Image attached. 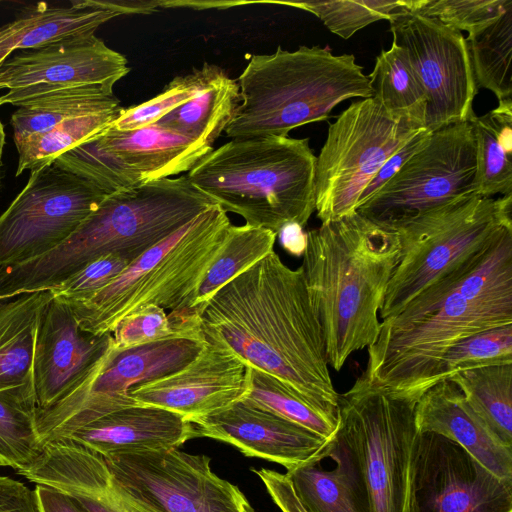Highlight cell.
Segmentation results:
<instances>
[{
	"label": "cell",
	"mask_w": 512,
	"mask_h": 512,
	"mask_svg": "<svg viewBox=\"0 0 512 512\" xmlns=\"http://www.w3.org/2000/svg\"><path fill=\"white\" fill-rule=\"evenodd\" d=\"M200 320L206 341L275 376L338 424L339 393L302 267L290 268L273 250L218 289L204 305Z\"/></svg>",
	"instance_id": "cell-1"
},
{
	"label": "cell",
	"mask_w": 512,
	"mask_h": 512,
	"mask_svg": "<svg viewBox=\"0 0 512 512\" xmlns=\"http://www.w3.org/2000/svg\"><path fill=\"white\" fill-rule=\"evenodd\" d=\"M512 324V228L485 251L441 277L395 316L380 321L362 373L413 401L435 383L437 365L455 342Z\"/></svg>",
	"instance_id": "cell-2"
},
{
	"label": "cell",
	"mask_w": 512,
	"mask_h": 512,
	"mask_svg": "<svg viewBox=\"0 0 512 512\" xmlns=\"http://www.w3.org/2000/svg\"><path fill=\"white\" fill-rule=\"evenodd\" d=\"M302 269L320 322L329 366L369 347L379 333V310L398 265V234L357 212L309 230Z\"/></svg>",
	"instance_id": "cell-3"
},
{
	"label": "cell",
	"mask_w": 512,
	"mask_h": 512,
	"mask_svg": "<svg viewBox=\"0 0 512 512\" xmlns=\"http://www.w3.org/2000/svg\"><path fill=\"white\" fill-rule=\"evenodd\" d=\"M216 203L186 175L107 195L58 247L0 269V300L50 290L87 263L113 254L129 264Z\"/></svg>",
	"instance_id": "cell-4"
},
{
	"label": "cell",
	"mask_w": 512,
	"mask_h": 512,
	"mask_svg": "<svg viewBox=\"0 0 512 512\" xmlns=\"http://www.w3.org/2000/svg\"><path fill=\"white\" fill-rule=\"evenodd\" d=\"M316 159L309 138H237L202 157L186 177L224 211L277 235L288 223L304 227L315 211Z\"/></svg>",
	"instance_id": "cell-5"
},
{
	"label": "cell",
	"mask_w": 512,
	"mask_h": 512,
	"mask_svg": "<svg viewBox=\"0 0 512 512\" xmlns=\"http://www.w3.org/2000/svg\"><path fill=\"white\" fill-rule=\"evenodd\" d=\"M237 83L241 101L224 131L231 139L288 136L328 119L346 99L372 97L368 75L353 54L334 55L320 46L254 54Z\"/></svg>",
	"instance_id": "cell-6"
},
{
	"label": "cell",
	"mask_w": 512,
	"mask_h": 512,
	"mask_svg": "<svg viewBox=\"0 0 512 512\" xmlns=\"http://www.w3.org/2000/svg\"><path fill=\"white\" fill-rule=\"evenodd\" d=\"M416 403L363 374L338 395V424L327 457L336 462L360 512H406Z\"/></svg>",
	"instance_id": "cell-7"
},
{
	"label": "cell",
	"mask_w": 512,
	"mask_h": 512,
	"mask_svg": "<svg viewBox=\"0 0 512 512\" xmlns=\"http://www.w3.org/2000/svg\"><path fill=\"white\" fill-rule=\"evenodd\" d=\"M231 225L218 204L197 215L91 298L69 304L80 328L95 335L112 334L120 321L148 305L168 313L192 311L198 286Z\"/></svg>",
	"instance_id": "cell-8"
},
{
	"label": "cell",
	"mask_w": 512,
	"mask_h": 512,
	"mask_svg": "<svg viewBox=\"0 0 512 512\" xmlns=\"http://www.w3.org/2000/svg\"><path fill=\"white\" fill-rule=\"evenodd\" d=\"M512 228V194L497 199L467 194L429 209L395 230L402 254L379 316H395L441 277L487 250Z\"/></svg>",
	"instance_id": "cell-9"
},
{
	"label": "cell",
	"mask_w": 512,
	"mask_h": 512,
	"mask_svg": "<svg viewBox=\"0 0 512 512\" xmlns=\"http://www.w3.org/2000/svg\"><path fill=\"white\" fill-rule=\"evenodd\" d=\"M422 129L392 117L372 97L347 107L329 125L316 159L315 211L321 223L355 212L386 160Z\"/></svg>",
	"instance_id": "cell-10"
},
{
	"label": "cell",
	"mask_w": 512,
	"mask_h": 512,
	"mask_svg": "<svg viewBox=\"0 0 512 512\" xmlns=\"http://www.w3.org/2000/svg\"><path fill=\"white\" fill-rule=\"evenodd\" d=\"M204 344L202 330L127 349L113 344L61 400L37 410L36 427L42 443L55 441L103 415L137 405L129 396L133 388L180 370Z\"/></svg>",
	"instance_id": "cell-11"
},
{
	"label": "cell",
	"mask_w": 512,
	"mask_h": 512,
	"mask_svg": "<svg viewBox=\"0 0 512 512\" xmlns=\"http://www.w3.org/2000/svg\"><path fill=\"white\" fill-rule=\"evenodd\" d=\"M476 144L469 121L430 132L425 144L355 212L395 230L436 206L476 193Z\"/></svg>",
	"instance_id": "cell-12"
},
{
	"label": "cell",
	"mask_w": 512,
	"mask_h": 512,
	"mask_svg": "<svg viewBox=\"0 0 512 512\" xmlns=\"http://www.w3.org/2000/svg\"><path fill=\"white\" fill-rule=\"evenodd\" d=\"M103 458L122 495L152 512H254L237 486L212 471L206 455L173 448Z\"/></svg>",
	"instance_id": "cell-13"
},
{
	"label": "cell",
	"mask_w": 512,
	"mask_h": 512,
	"mask_svg": "<svg viewBox=\"0 0 512 512\" xmlns=\"http://www.w3.org/2000/svg\"><path fill=\"white\" fill-rule=\"evenodd\" d=\"M107 195L54 163L31 171L25 187L0 215V269L58 247Z\"/></svg>",
	"instance_id": "cell-14"
},
{
	"label": "cell",
	"mask_w": 512,
	"mask_h": 512,
	"mask_svg": "<svg viewBox=\"0 0 512 512\" xmlns=\"http://www.w3.org/2000/svg\"><path fill=\"white\" fill-rule=\"evenodd\" d=\"M406 512H512V479L495 475L455 441L418 431Z\"/></svg>",
	"instance_id": "cell-15"
},
{
	"label": "cell",
	"mask_w": 512,
	"mask_h": 512,
	"mask_svg": "<svg viewBox=\"0 0 512 512\" xmlns=\"http://www.w3.org/2000/svg\"><path fill=\"white\" fill-rule=\"evenodd\" d=\"M389 22L392 43L406 51L425 91V129L470 121L478 87L462 33L409 11Z\"/></svg>",
	"instance_id": "cell-16"
},
{
	"label": "cell",
	"mask_w": 512,
	"mask_h": 512,
	"mask_svg": "<svg viewBox=\"0 0 512 512\" xmlns=\"http://www.w3.org/2000/svg\"><path fill=\"white\" fill-rule=\"evenodd\" d=\"M130 68L121 53L95 34L20 50L0 63V106H19L51 91L86 85L112 89Z\"/></svg>",
	"instance_id": "cell-17"
},
{
	"label": "cell",
	"mask_w": 512,
	"mask_h": 512,
	"mask_svg": "<svg viewBox=\"0 0 512 512\" xmlns=\"http://www.w3.org/2000/svg\"><path fill=\"white\" fill-rule=\"evenodd\" d=\"M189 421L196 437L231 444L248 457L276 462L287 471L321 462L332 440L243 398Z\"/></svg>",
	"instance_id": "cell-18"
},
{
	"label": "cell",
	"mask_w": 512,
	"mask_h": 512,
	"mask_svg": "<svg viewBox=\"0 0 512 512\" xmlns=\"http://www.w3.org/2000/svg\"><path fill=\"white\" fill-rule=\"evenodd\" d=\"M247 390V364L228 348L205 340L200 353L180 370L129 392L138 404L157 406L188 420L221 410Z\"/></svg>",
	"instance_id": "cell-19"
},
{
	"label": "cell",
	"mask_w": 512,
	"mask_h": 512,
	"mask_svg": "<svg viewBox=\"0 0 512 512\" xmlns=\"http://www.w3.org/2000/svg\"><path fill=\"white\" fill-rule=\"evenodd\" d=\"M113 344L112 334L83 331L69 304L53 296L42 313L34 353L37 410H45L61 400Z\"/></svg>",
	"instance_id": "cell-20"
},
{
	"label": "cell",
	"mask_w": 512,
	"mask_h": 512,
	"mask_svg": "<svg viewBox=\"0 0 512 512\" xmlns=\"http://www.w3.org/2000/svg\"><path fill=\"white\" fill-rule=\"evenodd\" d=\"M195 437L194 427L184 415L137 404L103 415L55 441H70L107 457L123 452L178 448Z\"/></svg>",
	"instance_id": "cell-21"
},
{
	"label": "cell",
	"mask_w": 512,
	"mask_h": 512,
	"mask_svg": "<svg viewBox=\"0 0 512 512\" xmlns=\"http://www.w3.org/2000/svg\"><path fill=\"white\" fill-rule=\"evenodd\" d=\"M18 474L73 497L87 512H130L104 458L73 442L46 443L36 463Z\"/></svg>",
	"instance_id": "cell-22"
},
{
	"label": "cell",
	"mask_w": 512,
	"mask_h": 512,
	"mask_svg": "<svg viewBox=\"0 0 512 512\" xmlns=\"http://www.w3.org/2000/svg\"><path fill=\"white\" fill-rule=\"evenodd\" d=\"M415 420L418 431L455 441L495 475L512 479V448L494 436L452 381L437 382L422 394Z\"/></svg>",
	"instance_id": "cell-23"
},
{
	"label": "cell",
	"mask_w": 512,
	"mask_h": 512,
	"mask_svg": "<svg viewBox=\"0 0 512 512\" xmlns=\"http://www.w3.org/2000/svg\"><path fill=\"white\" fill-rule=\"evenodd\" d=\"M50 290L0 301V399L37 412L34 353L42 313Z\"/></svg>",
	"instance_id": "cell-24"
},
{
	"label": "cell",
	"mask_w": 512,
	"mask_h": 512,
	"mask_svg": "<svg viewBox=\"0 0 512 512\" xmlns=\"http://www.w3.org/2000/svg\"><path fill=\"white\" fill-rule=\"evenodd\" d=\"M100 145L128 165L142 182L189 172L213 146L153 123L135 130L110 126L98 135Z\"/></svg>",
	"instance_id": "cell-25"
},
{
	"label": "cell",
	"mask_w": 512,
	"mask_h": 512,
	"mask_svg": "<svg viewBox=\"0 0 512 512\" xmlns=\"http://www.w3.org/2000/svg\"><path fill=\"white\" fill-rule=\"evenodd\" d=\"M117 16L109 10L81 5L77 0L64 7L37 3L0 26V63L15 51L94 34L99 26Z\"/></svg>",
	"instance_id": "cell-26"
},
{
	"label": "cell",
	"mask_w": 512,
	"mask_h": 512,
	"mask_svg": "<svg viewBox=\"0 0 512 512\" xmlns=\"http://www.w3.org/2000/svg\"><path fill=\"white\" fill-rule=\"evenodd\" d=\"M203 66L205 78L198 93L156 123L212 146L225 131L241 98L236 79L217 65L204 63Z\"/></svg>",
	"instance_id": "cell-27"
},
{
	"label": "cell",
	"mask_w": 512,
	"mask_h": 512,
	"mask_svg": "<svg viewBox=\"0 0 512 512\" xmlns=\"http://www.w3.org/2000/svg\"><path fill=\"white\" fill-rule=\"evenodd\" d=\"M17 107L10 119L14 143L67 120L121 106L112 89L86 85L51 91Z\"/></svg>",
	"instance_id": "cell-28"
},
{
	"label": "cell",
	"mask_w": 512,
	"mask_h": 512,
	"mask_svg": "<svg viewBox=\"0 0 512 512\" xmlns=\"http://www.w3.org/2000/svg\"><path fill=\"white\" fill-rule=\"evenodd\" d=\"M469 122L476 144V194H512V99Z\"/></svg>",
	"instance_id": "cell-29"
},
{
	"label": "cell",
	"mask_w": 512,
	"mask_h": 512,
	"mask_svg": "<svg viewBox=\"0 0 512 512\" xmlns=\"http://www.w3.org/2000/svg\"><path fill=\"white\" fill-rule=\"evenodd\" d=\"M368 78L372 98L392 117L425 129L426 94L402 47L392 43L382 50Z\"/></svg>",
	"instance_id": "cell-30"
},
{
	"label": "cell",
	"mask_w": 512,
	"mask_h": 512,
	"mask_svg": "<svg viewBox=\"0 0 512 512\" xmlns=\"http://www.w3.org/2000/svg\"><path fill=\"white\" fill-rule=\"evenodd\" d=\"M447 379L457 385L494 436L512 448V363L472 368Z\"/></svg>",
	"instance_id": "cell-31"
},
{
	"label": "cell",
	"mask_w": 512,
	"mask_h": 512,
	"mask_svg": "<svg viewBox=\"0 0 512 512\" xmlns=\"http://www.w3.org/2000/svg\"><path fill=\"white\" fill-rule=\"evenodd\" d=\"M277 235L267 229L231 225L227 238L206 270L191 310L200 316L209 298L229 281L274 250Z\"/></svg>",
	"instance_id": "cell-32"
},
{
	"label": "cell",
	"mask_w": 512,
	"mask_h": 512,
	"mask_svg": "<svg viewBox=\"0 0 512 512\" xmlns=\"http://www.w3.org/2000/svg\"><path fill=\"white\" fill-rule=\"evenodd\" d=\"M465 41L477 87L493 92L499 102L512 99V6Z\"/></svg>",
	"instance_id": "cell-33"
},
{
	"label": "cell",
	"mask_w": 512,
	"mask_h": 512,
	"mask_svg": "<svg viewBox=\"0 0 512 512\" xmlns=\"http://www.w3.org/2000/svg\"><path fill=\"white\" fill-rule=\"evenodd\" d=\"M122 110L123 107H120L76 117L15 142L18 151L15 176L51 164L60 154L101 134L119 117Z\"/></svg>",
	"instance_id": "cell-34"
},
{
	"label": "cell",
	"mask_w": 512,
	"mask_h": 512,
	"mask_svg": "<svg viewBox=\"0 0 512 512\" xmlns=\"http://www.w3.org/2000/svg\"><path fill=\"white\" fill-rule=\"evenodd\" d=\"M242 398L325 438L332 439L335 434L337 425L311 408L278 378L256 367L247 365V390Z\"/></svg>",
	"instance_id": "cell-35"
},
{
	"label": "cell",
	"mask_w": 512,
	"mask_h": 512,
	"mask_svg": "<svg viewBox=\"0 0 512 512\" xmlns=\"http://www.w3.org/2000/svg\"><path fill=\"white\" fill-rule=\"evenodd\" d=\"M291 6L317 16L334 34L348 39L360 29L379 20L390 21L407 11V0L259 1Z\"/></svg>",
	"instance_id": "cell-36"
},
{
	"label": "cell",
	"mask_w": 512,
	"mask_h": 512,
	"mask_svg": "<svg viewBox=\"0 0 512 512\" xmlns=\"http://www.w3.org/2000/svg\"><path fill=\"white\" fill-rule=\"evenodd\" d=\"M53 163L108 195L143 183L128 165L100 145L98 135L60 154Z\"/></svg>",
	"instance_id": "cell-37"
},
{
	"label": "cell",
	"mask_w": 512,
	"mask_h": 512,
	"mask_svg": "<svg viewBox=\"0 0 512 512\" xmlns=\"http://www.w3.org/2000/svg\"><path fill=\"white\" fill-rule=\"evenodd\" d=\"M309 463L287 471L293 490L307 512H360L341 471Z\"/></svg>",
	"instance_id": "cell-38"
},
{
	"label": "cell",
	"mask_w": 512,
	"mask_h": 512,
	"mask_svg": "<svg viewBox=\"0 0 512 512\" xmlns=\"http://www.w3.org/2000/svg\"><path fill=\"white\" fill-rule=\"evenodd\" d=\"M501 363H512V324L475 333L451 345L437 365L434 384L460 371Z\"/></svg>",
	"instance_id": "cell-39"
},
{
	"label": "cell",
	"mask_w": 512,
	"mask_h": 512,
	"mask_svg": "<svg viewBox=\"0 0 512 512\" xmlns=\"http://www.w3.org/2000/svg\"><path fill=\"white\" fill-rule=\"evenodd\" d=\"M199 330L201 320L196 313H168L148 305L120 321L112 336L117 348L127 349Z\"/></svg>",
	"instance_id": "cell-40"
},
{
	"label": "cell",
	"mask_w": 512,
	"mask_h": 512,
	"mask_svg": "<svg viewBox=\"0 0 512 512\" xmlns=\"http://www.w3.org/2000/svg\"><path fill=\"white\" fill-rule=\"evenodd\" d=\"M44 449L36 413L0 399V466L17 473L32 467Z\"/></svg>",
	"instance_id": "cell-41"
},
{
	"label": "cell",
	"mask_w": 512,
	"mask_h": 512,
	"mask_svg": "<svg viewBox=\"0 0 512 512\" xmlns=\"http://www.w3.org/2000/svg\"><path fill=\"white\" fill-rule=\"evenodd\" d=\"M510 6L512 0H407V11L468 34L484 27Z\"/></svg>",
	"instance_id": "cell-42"
},
{
	"label": "cell",
	"mask_w": 512,
	"mask_h": 512,
	"mask_svg": "<svg viewBox=\"0 0 512 512\" xmlns=\"http://www.w3.org/2000/svg\"><path fill=\"white\" fill-rule=\"evenodd\" d=\"M205 78V68L193 69L189 74L175 77L154 98L122 110L110 125L118 131L135 130L156 123L163 116L192 99L200 90Z\"/></svg>",
	"instance_id": "cell-43"
},
{
	"label": "cell",
	"mask_w": 512,
	"mask_h": 512,
	"mask_svg": "<svg viewBox=\"0 0 512 512\" xmlns=\"http://www.w3.org/2000/svg\"><path fill=\"white\" fill-rule=\"evenodd\" d=\"M128 265L119 256L107 254L87 263L50 291L68 304L83 302L106 287Z\"/></svg>",
	"instance_id": "cell-44"
},
{
	"label": "cell",
	"mask_w": 512,
	"mask_h": 512,
	"mask_svg": "<svg viewBox=\"0 0 512 512\" xmlns=\"http://www.w3.org/2000/svg\"><path fill=\"white\" fill-rule=\"evenodd\" d=\"M430 132L422 129L392 154L363 190L357 206L371 198L426 142ZM356 206V208H357ZM355 208V209H356Z\"/></svg>",
	"instance_id": "cell-45"
},
{
	"label": "cell",
	"mask_w": 512,
	"mask_h": 512,
	"mask_svg": "<svg viewBox=\"0 0 512 512\" xmlns=\"http://www.w3.org/2000/svg\"><path fill=\"white\" fill-rule=\"evenodd\" d=\"M253 472L263 482L270 497L282 512H307L286 474L266 468L253 469Z\"/></svg>",
	"instance_id": "cell-46"
},
{
	"label": "cell",
	"mask_w": 512,
	"mask_h": 512,
	"mask_svg": "<svg viewBox=\"0 0 512 512\" xmlns=\"http://www.w3.org/2000/svg\"><path fill=\"white\" fill-rule=\"evenodd\" d=\"M0 512H39L34 490L18 480L0 476Z\"/></svg>",
	"instance_id": "cell-47"
},
{
	"label": "cell",
	"mask_w": 512,
	"mask_h": 512,
	"mask_svg": "<svg viewBox=\"0 0 512 512\" xmlns=\"http://www.w3.org/2000/svg\"><path fill=\"white\" fill-rule=\"evenodd\" d=\"M34 494L39 512H87L73 497L49 486L36 484Z\"/></svg>",
	"instance_id": "cell-48"
},
{
	"label": "cell",
	"mask_w": 512,
	"mask_h": 512,
	"mask_svg": "<svg viewBox=\"0 0 512 512\" xmlns=\"http://www.w3.org/2000/svg\"><path fill=\"white\" fill-rule=\"evenodd\" d=\"M81 5L123 14H151L161 8V0H77Z\"/></svg>",
	"instance_id": "cell-49"
},
{
	"label": "cell",
	"mask_w": 512,
	"mask_h": 512,
	"mask_svg": "<svg viewBox=\"0 0 512 512\" xmlns=\"http://www.w3.org/2000/svg\"><path fill=\"white\" fill-rule=\"evenodd\" d=\"M277 236L281 246L291 255L303 256L307 245V234L303 227L297 223L284 225Z\"/></svg>",
	"instance_id": "cell-50"
},
{
	"label": "cell",
	"mask_w": 512,
	"mask_h": 512,
	"mask_svg": "<svg viewBox=\"0 0 512 512\" xmlns=\"http://www.w3.org/2000/svg\"><path fill=\"white\" fill-rule=\"evenodd\" d=\"M121 494H122V493H121ZM122 496H123V495H122ZM123 497H124V496H123ZM124 499H125V501H126V503H127V505H128V508H129L130 512H152V511H150V510H147V509H145V508H142V507H140V506H138V505H136V504H134V503L130 502V501H129V500H127L125 497H124Z\"/></svg>",
	"instance_id": "cell-51"
},
{
	"label": "cell",
	"mask_w": 512,
	"mask_h": 512,
	"mask_svg": "<svg viewBox=\"0 0 512 512\" xmlns=\"http://www.w3.org/2000/svg\"><path fill=\"white\" fill-rule=\"evenodd\" d=\"M4 144H5V132H4V126L0 120V164L2 161Z\"/></svg>",
	"instance_id": "cell-52"
},
{
	"label": "cell",
	"mask_w": 512,
	"mask_h": 512,
	"mask_svg": "<svg viewBox=\"0 0 512 512\" xmlns=\"http://www.w3.org/2000/svg\"><path fill=\"white\" fill-rule=\"evenodd\" d=\"M1 187H2V175L0 173V189H1Z\"/></svg>",
	"instance_id": "cell-53"
}]
</instances>
